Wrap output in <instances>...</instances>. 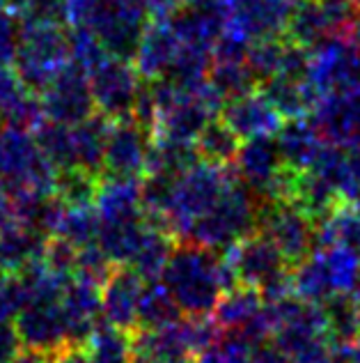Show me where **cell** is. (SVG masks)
<instances>
[{
    "mask_svg": "<svg viewBox=\"0 0 360 363\" xmlns=\"http://www.w3.org/2000/svg\"><path fill=\"white\" fill-rule=\"evenodd\" d=\"M90 363H131V336H127V329H103L94 338Z\"/></svg>",
    "mask_w": 360,
    "mask_h": 363,
    "instance_id": "83f0119b",
    "label": "cell"
},
{
    "mask_svg": "<svg viewBox=\"0 0 360 363\" xmlns=\"http://www.w3.org/2000/svg\"><path fill=\"white\" fill-rule=\"evenodd\" d=\"M195 145L204 161H211L218 166H230L236 152H239L241 138L227 127L221 118H214L195 138Z\"/></svg>",
    "mask_w": 360,
    "mask_h": 363,
    "instance_id": "cb8c5ba5",
    "label": "cell"
},
{
    "mask_svg": "<svg viewBox=\"0 0 360 363\" xmlns=\"http://www.w3.org/2000/svg\"><path fill=\"white\" fill-rule=\"evenodd\" d=\"M260 92L285 120L310 116L319 99V92L306 79H291V76L282 74H276L260 83Z\"/></svg>",
    "mask_w": 360,
    "mask_h": 363,
    "instance_id": "e0dca14e",
    "label": "cell"
},
{
    "mask_svg": "<svg viewBox=\"0 0 360 363\" xmlns=\"http://www.w3.org/2000/svg\"><path fill=\"white\" fill-rule=\"evenodd\" d=\"M257 205L255 194L234 175L230 168V179L223 189L221 198L207 214L188 228L182 242H193L209 251H227L241 237L257 230Z\"/></svg>",
    "mask_w": 360,
    "mask_h": 363,
    "instance_id": "7a4b0ae2",
    "label": "cell"
},
{
    "mask_svg": "<svg viewBox=\"0 0 360 363\" xmlns=\"http://www.w3.org/2000/svg\"><path fill=\"white\" fill-rule=\"evenodd\" d=\"M306 81L319 94L360 83V46L349 33L330 35L310 49Z\"/></svg>",
    "mask_w": 360,
    "mask_h": 363,
    "instance_id": "52a82bcc",
    "label": "cell"
},
{
    "mask_svg": "<svg viewBox=\"0 0 360 363\" xmlns=\"http://www.w3.org/2000/svg\"><path fill=\"white\" fill-rule=\"evenodd\" d=\"M207 81L221 94L223 101L241 97V94L255 90V85H257L245 60H211V69Z\"/></svg>",
    "mask_w": 360,
    "mask_h": 363,
    "instance_id": "d4e9b609",
    "label": "cell"
},
{
    "mask_svg": "<svg viewBox=\"0 0 360 363\" xmlns=\"http://www.w3.org/2000/svg\"><path fill=\"white\" fill-rule=\"evenodd\" d=\"M255 350L241 333L223 331L211 345H207L193 363H250Z\"/></svg>",
    "mask_w": 360,
    "mask_h": 363,
    "instance_id": "4316f807",
    "label": "cell"
},
{
    "mask_svg": "<svg viewBox=\"0 0 360 363\" xmlns=\"http://www.w3.org/2000/svg\"><path fill=\"white\" fill-rule=\"evenodd\" d=\"M285 49H287V40H280V37H264V40H257L248 46L245 65L252 72L257 85L271 79V76L280 74Z\"/></svg>",
    "mask_w": 360,
    "mask_h": 363,
    "instance_id": "484cf974",
    "label": "cell"
},
{
    "mask_svg": "<svg viewBox=\"0 0 360 363\" xmlns=\"http://www.w3.org/2000/svg\"><path fill=\"white\" fill-rule=\"evenodd\" d=\"M154 133L143 129L134 118L117 120L106 140L103 164L115 179H143L147 173L149 143Z\"/></svg>",
    "mask_w": 360,
    "mask_h": 363,
    "instance_id": "8fae6325",
    "label": "cell"
},
{
    "mask_svg": "<svg viewBox=\"0 0 360 363\" xmlns=\"http://www.w3.org/2000/svg\"><path fill=\"white\" fill-rule=\"evenodd\" d=\"M310 116L324 140L342 147H360V83L319 94Z\"/></svg>",
    "mask_w": 360,
    "mask_h": 363,
    "instance_id": "9c48e42d",
    "label": "cell"
},
{
    "mask_svg": "<svg viewBox=\"0 0 360 363\" xmlns=\"http://www.w3.org/2000/svg\"><path fill=\"white\" fill-rule=\"evenodd\" d=\"M211 60H214L211 51L182 44L173 65H170V69L166 72V79L184 90L200 88L202 83H207V76H209V69H211Z\"/></svg>",
    "mask_w": 360,
    "mask_h": 363,
    "instance_id": "603a6c76",
    "label": "cell"
},
{
    "mask_svg": "<svg viewBox=\"0 0 360 363\" xmlns=\"http://www.w3.org/2000/svg\"><path fill=\"white\" fill-rule=\"evenodd\" d=\"M250 363H294V361L287 354H282L273 342H267V345H262L257 352H255Z\"/></svg>",
    "mask_w": 360,
    "mask_h": 363,
    "instance_id": "f1b7e54d",
    "label": "cell"
},
{
    "mask_svg": "<svg viewBox=\"0 0 360 363\" xmlns=\"http://www.w3.org/2000/svg\"><path fill=\"white\" fill-rule=\"evenodd\" d=\"M173 240L175 237L170 235L163 225L149 218V228L143 237V242H140V246H138V251L129 260V267L143 276L145 281L161 279V274H163L170 255H173V251H175Z\"/></svg>",
    "mask_w": 360,
    "mask_h": 363,
    "instance_id": "ffe728a7",
    "label": "cell"
},
{
    "mask_svg": "<svg viewBox=\"0 0 360 363\" xmlns=\"http://www.w3.org/2000/svg\"><path fill=\"white\" fill-rule=\"evenodd\" d=\"M276 143L289 168L308 170L326 140L312 120L294 118V120H285V124L276 133Z\"/></svg>",
    "mask_w": 360,
    "mask_h": 363,
    "instance_id": "2e32d148",
    "label": "cell"
},
{
    "mask_svg": "<svg viewBox=\"0 0 360 363\" xmlns=\"http://www.w3.org/2000/svg\"><path fill=\"white\" fill-rule=\"evenodd\" d=\"M221 118L241 140L257 136H276L285 118L273 108V104L257 90H250L241 97L227 99L221 108Z\"/></svg>",
    "mask_w": 360,
    "mask_h": 363,
    "instance_id": "4fadbf2b",
    "label": "cell"
},
{
    "mask_svg": "<svg viewBox=\"0 0 360 363\" xmlns=\"http://www.w3.org/2000/svg\"><path fill=\"white\" fill-rule=\"evenodd\" d=\"M182 308L177 306L175 297L166 288L161 279L145 281L143 294L138 303V327L136 329H156L166 327L170 322H177L182 318Z\"/></svg>",
    "mask_w": 360,
    "mask_h": 363,
    "instance_id": "44dd1931",
    "label": "cell"
},
{
    "mask_svg": "<svg viewBox=\"0 0 360 363\" xmlns=\"http://www.w3.org/2000/svg\"><path fill=\"white\" fill-rule=\"evenodd\" d=\"M161 281L175 297L177 306L188 318L211 315L218 299L236 283L230 264L223 255L193 242L175 246Z\"/></svg>",
    "mask_w": 360,
    "mask_h": 363,
    "instance_id": "6da1fadb",
    "label": "cell"
},
{
    "mask_svg": "<svg viewBox=\"0 0 360 363\" xmlns=\"http://www.w3.org/2000/svg\"><path fill=\"white\" fill-rule=\"evenodd\" d=\"M358 308H360V292H358Z\"/></svg>",
    "mask_w": 360,
    "mask_h": 363,
    "instance_id": "1f68e13d",
    "label": "cell"
},
{
    "mask_svg": "<svg viewBox=\"0 0 360 363\" xmlns=\"http://www.w3.org/2000/svg\"><path fill=\"white\" fill-rule=\"evenodd\" d=\"M92 74V97L106 118L127 120L131 118L136 99L143 88V76L129 60H120L108 55Z\"/></svg>",
    "mask_w": 360,
    "mask_h": 363,
    "instance_id": "ba28073f",
    "label": "cell"
},
{
    "mask_svg": "<svg viewBox=\"0 0 360 363\" xmlns=\"http://www.w3.org/2000/svg\"><path fill=\"white\" fill-rule=\"evenodd\" d=\"M349 35H352L354 42L360 46V5L356 9V16H354V23H352V30H349Z\"/></svg>",
    "mask_w": 360,
    "mask_h": 363,
    "instance_id": "4dcf8cb0",
    "label": "cell"
},
{
    "mask_svg": "<svg viewBox=\"0 0 360 363\" xmlns=\"http://www.w3.org/2000/svg\"><path fill=\"white\" fill-rule=\"evenodd\" d=\"M227 179H230V166H218L204 159L197 161L191 170L175 179L173 200L166 216L161 218V225L177 240H184L188 228L216 205Z\"/></svg>",
    "mask_w": 360,
    "mask_h": 363,
    "instance_id": "277c9868",
    "label": "cell"
},
{
    "mask_svg": "<svg viewBox=\"0 0 360 363\" xmlns=\"http://www.w3.org/2000/svg\"><path fill=\"white\" fill-rule=\"evenodd\" d=\"M197 161H202L197 152L195 140H182L166 136V133H154L149 143V159L147 173H163L179 177L186 170H191Z\"/></svg>",
    "mask_w": 360,
    "mask_h": 363,
    "instance_id": "d6986e66",
    "label": "cell"
},
{
    "mask_svg": "<svg viewBox=\"0 0 360 363\" xmlns=\"http://www.w3.org/2000/svg\"><path fill=\"white\" fill-rule=\"evenodd\" d=\"M223 257L230 264L236 283L257 288L264 301H276L294 294V267L280 248L260 230L241 237L234 246L227 248Z\"/></svg>",
    "mask_w": 360,
    "mask_h": 363,
    "instance_id": "3957f363",
    "label": "cell"
},
{
    "mask_svg": "<svg viewBox=\"0 0 360 363\" xmlns=\"http://www.w3.org/2000/svg\"><path fill=\"white\" fill-rule=\"evenodd\" d=\"M356 0H298L285 28V40L312 49L330 35L352 30Z\"/></svg>",
    "mask_w": 360,
    "mask_h": 363,
    "instance_id": "8992f818",
    "label": "cell"
},
{
    "mask_svg": "<svg viewBox=\"0 0 360 363\" xmlns=\"http://www.w3.org/2000/svg\"><path fill=\"white\" fill-rule=\"evenodd\" d=\"M257 230L280 248L291 267L319 248L317 223L289 200H260Z\"/></svg>",
    "mask_w": 360,
    "mask_h": 363,
    "instance_id": "5b68a950",
    "label": "cell"
},
{
    "mask_svg": "<svg viewBox=\"0 0 360 363\" xmlns=\"http://www.w3.org/2000/svg\"><path fill=\"white\" fill-rule=\"evenodd\" d=\"M339 347L344 352L347 363H360V336L354 342H349V345H339Z\"/></svg>",
    "mask_w": 360,
    "mask_h": 363,
    "instance_id": "f546056e",
    "label": "cell"
},
{
    "mask_svg": "<svg viewBox=\"0 0 360 363\" xmlns=\"http://www.w3.org/2000/svg\"><path fill=\"white\" fill-rule=\"evenodd\" d=\"M145 288V279L131 267L117 269L108 276L106 294H103V311L112 327L136 329L138 327V303Z\"/></svg>",
    "mask_w": 360,
    "mask_h": 363,
    "instance_id": "9a60e30c",
    "label": "cell"
},
{
    "mask_svg": "<svg viewBox=\"0 0 360 363\" xmlns=\"http://www.w3.org/2000/svg\"><path fill=\"white\" fill-rule=\"evenodd\" d=\"M326 315L328 333L335 345H349L360 336V308L358 294H333L321 303Z\"/></svg>",
    "mask_w": 360,
    "mask_h": 363,
    "instance_id": "7402d4cb",
    "label": "cell"
},
{
    "mask_svg": "<svg viewBox=\"0 0 360 363\" xmlns=\"http://www.w3.org/2000/svg\"><path fill=\"white\" fill-rule=\"evenodd\" d=\"M262 311H264L262 292L257 288H252V285L234 283L218 299L211 318L218 322V327L223 331H234V329H243L245 324L260 318Z\"/></svg>",
    "mask_w": 360,
    "mask_h": 363,
    "instance_id": "ac0fdd59",
    "label": "cell"
},
{
    "mask_svg": "<svg viewBox=\"0 0 360 363\" xmlns=\"http://www.w3.org/2000/svg\"><path fill=\"white\" fill-rule=\"evenodd\" d=\"M170 23L182 44L211 51L227 28V5L225 0H188Z\"/></svg>",
    "mask_w": 360,
    "mask_h": 363,
    "instance_id": "7c38bea8",
    "label": "cell"
},
{
    "mask_svg": "<svg viewBox=\"0 0 360 363\" xmlns=\"http://www.w3.org/2000/svg\"><path fill=\"white\" fill-rule=\"evenodd\" d=\"M298 0H225L227 28L250 44L264 37L285 35L289 16Z\"/></svg>",
    "mask_w": 360,
    "mask_h": 363,
    "instance_id": "30bf717a",
    "label": "cell"
},
{
    "mask_svg": "<svg viewBox=\"0 0 360 363\" xmlns=\"http://www.w3.org/2000/svg\"><path fill=\"white\" fill-rule=\"evenodd\" d=\"M179 46H182V42H179L170 18H149L143 40H140L138 51L134 55L136 69L143 76V81H154L166 76Z\"/></svg>",
    "mask_w": 360,
    "mask_h": 363,
    "instance_id": "5bb4252c",
    "label": "cell"
}]
</instances>
